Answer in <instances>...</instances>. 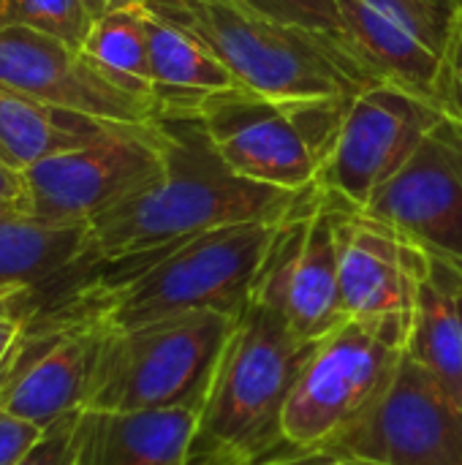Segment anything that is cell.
<instances>
[{
  "mask_svg": "<svg viewBox=\"0 0 462 465\" xmlns=\"http://www.w3.org/2000/svg\"><path fill=\"white\" fill-rule=\"evenodd\" d=\"M158 123L166 134L161 169L87 223L95 264L155 256L234 223L278 221L302 193L240 177L215 150L202 117Z\"/></svg>",
  "mask_w": 462,
  "mask_h": 465,
  "instance_id": "cell-1",
  "label": "cell"
},
{
  "mask_svg": "<svg viewBox=\"0 0 462 465\" xmlns=\"http://www.w3.org/2000/svg\"><path fill=\"white\" fill-rule=\"evenodd\" d=\"M313 351L294 335L283 313L251 300L212 365L196 406L191 458L256 465L283 444V411Z\"/></svg>",
  "mask_w": 462,
  "mask_h": 465,
  "instance_id": "cell-2",
  "label": "cell"
},
{
  "mask_svg": "<svg viewBox=\"0 0 462 465\" xmlns=\"http://www.w3.org/2000/svg\"><path fill=\"white\" fill-rule=\"evenodd\" d=\"M278 223L280 218L234 223L155 256L101 264L98 292L106 324L133 330L191 313L240 316L253 300Z\"/></svg>",
  "mask_w": 462,
  "mask_h": 465,
  "instance_id": "cell-3",
  "label": "cell"
},
{
  "mask_svg": "<svg viewBox=\"0 0 462 465\" xmlns=\"http://www.w3.org/2000/svg\"><path fill=\"white\" fill-rule=\"evenodd\" d=\"M142 5L207 46L240 87L267 98H349L373 82L343 49L240 0H144Z\"/></svg>",
  "mask_w": 462,
  "mask_h": 465,
  "instance_id": "cell-4",
  "label": "cell"
},
{
  "mask_svg": "<svg viewBox=\"0 0 462 465\" xmlns=\"http://www.w3.org/2000/svg\"><path fill=\"white\" fill-rule=\"evenodd\" d=\"M351 98L280 101L231 87L212 95L199 117L240 177L297 193L319 183Z\"/></svg>",
  "mask_w": 462,
  "mask_h": 465,
  "instance_id": "cell-5",
  "label": "cell"
},
{
  "mask_svg": "<svg viewBox=\"0 0 462 465\" xmlns=\"http://www.w3.org/2000/svg\"><path fill=\"white\" fill-rule=\"evenodd\" d=\"M411 319H346L313 351L283 411L289 450H321L359 422L389 390Z\"/></svg>",
  "mask_w": 462,
  "mask_h": 465,
  "instance_id": "cell-6",
  "label": "cell"
},
{
  "mask_svg": "<svg viewBox=\"0 0 462 465\" xmlns=\"http://www.w3.org/2000/svg\"><path fill=\"white\" fill-rule=\"evenodd\" d=\"M237 316L191 313L106 332L84 411L199 406Z\"/></svg>",
  "mask_w": 462,
  "mask_h": 465,
  "instance_id": "cell-7",
  "label": "cell"
},
{
  "mask_svg": "<svg viewBox=\"0 0 462 465\" xmlns=\"http://www.w3.org/2000/svg\"><path fill=\"white\" fill-rule=\"evenodd\" d=\"M346 204L319 183L302 191L275 226L253 289L305 343L346 322L338 270V221Z\"/></svg>",
  "mask_w": 462,
  "mask_h": 465,
  "instance_id": "cell-8",
  "label": "cell"
},
{
  "mask_svg": "<svg viewBox=\"0 0 462 465\" xmlns=\"http://www.w3.org/2000/svg\"><path fill=\"white\" fill-rule=\"evenodd\" d=\"M444 112L425 95L395 82H370L349 101L335 147L319 185L354 207H368L417 153Z\"/></svg>",
  "mask_w": 462,
  "mask_h": 465,
  "instance_id": "cell-9",
  "label": "cell"
},
{
  "mask_svg": "<svg viewBox=\"0 0 462 465\" xmlns=\"http://www.w3.org/2000/svg\"><path fill=\"white\" fill-rule=\"evenodd\" d=\"M321 452L365 465H462V403L406 354L378 403Z\"/></svg>",
  "mask_w": 462,
  "mask_h": 465,
  "instance_id": "cell-10",
  "label": "cell"
},
{
  "mask_svg": "<svg viewBox=\"0 0 462 465\" xmlns=\"http://www.w3.org/2000/svg\"><path fill=\"white\" fill-rule=\"evenodd\" d=\"M163 144L166 134L152 120L106 142L52 155L25 172L19 207L49 223H90L161 169Z\"/></svg>",
  "mask_w": 462,
  "mask_h": 465,
  "instance_id": "cell-11",
  "label": "cell"
},
{
  "mask_svg": "<svg viewBox=\"0 0 462 465\" xmlns=\"http://www.w3.org/2000/svg\"><path fill=\"white\" fill-rule=\"evenodd\" d=\"M362 210L400 229L462 281V123L444 117Z\"/></svg>",
  "mask_w": 462,
  "mask_h": 465,
  "instance_id": "cell-12",
  "label": "cell"
},
{
  "mask_svg": "<svg viewBox=\"0 0 462 465\" xmlns=\"http://www.w3.org/2000/svg\"><path fill=\"white\" fill-rule=\"evenodd\" d=\"M335 5L343 44L373 82L433 95L452 30L449 14L430 0H335Z\"/></svg>",
  "mask_w": 462,
  "mask_h": 465,
  "instance_id": "cell-13",
  "label": "cell"
},
{
  "mask_svg": "<svg viewBox=\"0 0 462 465\" xmlns=\"http://www.w3.org/2000/svg\"><path fill=\"white\" fill-rule=\"evenodd\" d=\"M346 319H411L433 259L392 223L346 204L338 221Z\"/></svg>",
  "mask_w": 462,
  "mask_h": 465,
  "instance_id": "cell-14",
  "label": "cell"
},
{
  "mask_svg": "<svg viewBox=\"0 0 462 465\" xmlns=\"http://www.w3.org/2000/svg\"><path fill=\"white\" fill-rule=\"evenodd\" d=\"M0 84L101 120H158L152 101L120 90L76 46L30 27H0Z\"/></svg>",
  "mask_w": 462,
  "mask_h": 465,
  "instance_id": "cell-15",
  "label": "cell"
},
{
  "mask_svg": "<svg viewBox=\"0 0 462 465\" xmlns=\"http://www.w3.org/2000/svg\"><path fill=\"white\" fill-rule=\"evenodd\" d=\"M101 264L90 256L87 223H49L22 207L0 210V292H33L35 305L84 289Z\"/></svg>",
  "mask_w": 462,
  "mask_h": 465,
  "instance_id": "cell-16",
  "label": "cell"
},
{
  "mask_svg": "<svg viewBox=\"0 0 462 465\" xmlns=\"http://www.w3.org/2000/svg\"><path fill=\"white\" fill-rule=\"evenodd\" d=\"M131 125L136 123L90 117L0 84V161L16 172H27L52 155L106 142Z\"/></svg>",
  "mask_w": 462,
  "mask_h": 465,
  "instance_id": "cell-17",
  "label": "cell"
},
{
  "mask_svg": "<svg viewBox=\"0 0 462 465\" xmlns=\"http://www.w3.org/2000/svg\"><path fill=\"white\" fill-rule=\"evenodd\" d=\"M84 465H185L196 436V409L84 411Z\"/></svg>",
  "mask_w": 462,
  "mask_h": 465,
  "instance_id": "cell-18",
  "label": "cell"
},
{
  "mask_svg": "<svg viewBox=\"0 0 462 465\" xmlns=\"http://www.w3.org/2000/svg\"><path fill=\"white\" fill-rule=\"evenodd\" d=\"M147 44L158 117H199L212 95L240 87L231 71L207 46L150 11Z\"/></svg>",
  "mask_w": 462,
  "mask_h": 465,
  "instance_id": "cell-19",
  "label": "cell"
},
{
  "mask_svg": "<svg viewBox=\"0 0 462 465\" xmlns=\"http://www.w3.org/2000/svg\"><path fill=\"white\" fill-rule=\"evenodd\" d=\"M406 354L462 403V281L438 264L419 292Z\"/></svg>",
  "mask_w": 462,
  "mask_h": 465,
  "instance_id": "cell-20",
  "label": "cell"
},
{
  "mask_svg": "<svg viewBox=\"0 0 462 465\" xmlns=\"http://www.w3.org/2000/svg\"><path fill=\"white\" fill-rule=\"evenodd\" d=\"M79 52L112 84H117L131 95L152 101L147 11L142 3L128 8H114L98 16L87 38L82 41Z\"/></svg>",
  "mask_w": 462,
  "mask_h": 465,
  "instance_id": "cell-21",
  "label": "cell"
},
{
  "mask_svg": "<svg viewBox=\"0 0 462 465\" xmlns=\"http://www.w3.org/2000/svg\"><path fill=\"white\" fill-rule=\"evenodd\" d=\"M98 16L95 0H0V27H30L76 49Z\"/></svg>",
  "mask_w": 462,
  "mask_h": 465,
  "instance_id": "cell-22",
  "label": "cell"
},
{
  "mask_svg": "<svg viewBox=\"0 0 462 465\" xmlns=\"http://www.w3.org/2000/svg\"><path fill=\"white\" fill-rule=\"evenodd\" d=\"M240 3H245L272 19H280L286 25L308 30L349 54V49L343 44V30H340V16H338L335 0H240Z\"/></svg>",
  "mask_w": 462,
  "mask_h": 465,
  "instance_id": "cell-23",
  "label": "cell"
},
{
  "mask_svg": "<svg viewBox=\"0 0 462 465\" xmlns=\"http://www.w3.org/2000/svg\"><path fill=\"white\" fill-rule=\"evenodd\" d=\"M87 414L76 411L41 433L16 465H84Z\"/></svg>",
  "mask_w": 462,
  "mask_h": 465,
  "instance_id": "cell-24",
  "label": "cell"
},
{
  "mask_svg": "<svg viewBox=\"0 0 462 465\" xmlns=\"http://www.w3.org/2000/svg\"><path fill=\"white\" fill-rule=\"evenodd\" d=\"M430 98L444 112V117L462 123V11L452 19V30L447 38V49Z\"/></svg>",
  "mask_w": 462,
  "mask_h": 465,
  "instance_id": "cell-25",
  "label": "cell"
},
{
  "mask_svg": "<svg viewBox=\"0 0 462 465\" xmlns=\"http://www.w3.org/2000/svg\"><path fill=\"white\" fill-rule=\"evenodd\" d=\"M41 428L0 409V465H16L22 455L41 439Z\"/></svg>",
  "mask_w": 462,
  "mask_h": 465,
  "instance_id": "cell-26",
  "label": "cell"
},
{
  "mask_svg": "<svg viewBox=\"0 0 462 465\" xmlns=\"http://www.w3.org/2000/svg\"><path fill=\"white\" fill-rule=\"evenodd\" d=\"M256 465H365L354 463V460H346V458H338V455H329V452H321V450H308V452H300V450H289L283 447L280 452H275L272 458L261 460Z\"/></svg>",
  "mask_w": 462,
  "mask_h": 465,
  "instance_id": "cell-27",
  "label": "cell"
},
{
  "mask_svg": "<svg viewBox=\"0 0 462 465\" xmlns=\"http://www.w3.org/2000/svg\"><path fill=\"white\" fill-rule=\"evenodd\" d=\"M22 199H25V172H16L5 161H0V210L19 207Z\"/></svg>",
  "mask_w": 462,
  "mask_h": 465,
  "instance_id": "cell-28",
  "label": "cell"
},
{
  "mask_svg": "<svg viewBox=\"0 0 462 465\" xmlns=\"http://www.w3.org/2000/svg\"><path fill=\"white\" fill-rule=\"evenodd\" d=\"M98 3V8L106 14V11H114V8H128V5H139V3H144V0H95Z\"/></svg>",
  "mask_w": 462,
  "mask_h": 465,
  "instance_id": "cell-29",
  "label": "cell"
},
{
  "mask_svg": "<svg viewBox=\"0 0 462 465\" xmlns=\"http://www.w3.org/2000/svg\"><path fill=\"white\" fill-rule=\"evenodd\" d=\"M430 3H433V5H438V8H441L444 14H449L452 19H455V16L462 11V0H430Z\"/></svg>",
  "mask_w": 462,
  "mask_h": 465,
  "instance_id": "cell-30",
  "label": "cell"
},
{
  "mask_svg": "<svg viewBox=\"0 0 462 465\" xmlns=\"http://www.w3.org/2000/svg\"><path fill=\"white\" fill-rule=\"evenodd\" d=\"M185 465H234L226 463V460H204V458H191Z\"/></svg>",
  "mask_w": 462,
  "mask_h": 465,
  "instance_id": "cell-31",
  "label": "cell"
},
{
  "mask_svg": "<svg viewBox=\"0 0 462 465\" xmlns=\"http://www.w3.org/2000/svg\"><path fill=\"white\" fill-rule=\"evenodd\" d=\"M11 371H14V368H11ZM8 379H11V373H8V376H3V379H0V395H3V387H5V381H8Z\"/></svg>",
  "mask_w": 462,
  "mask_h": 465,
  "instance_id": "cell-32",
  "label": "cell"
}]
</instances>
